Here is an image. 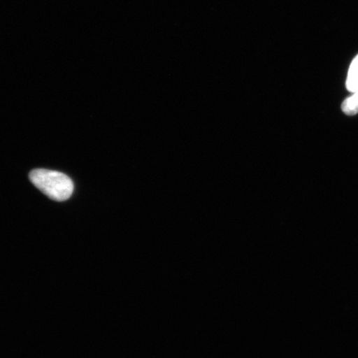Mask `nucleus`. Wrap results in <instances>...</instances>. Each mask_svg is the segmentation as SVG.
<instances>
[{
  "label": "nucleus",
  "instance_id": "obj_1",
  "mask_svg": "<svg viewBox=\"0 0 358 358\" xmlns=\"http://www.w3.org/2000/svg\"><path fill=\"white\" fill-rule=\"evenodd\" d=\"M30 181L48 198L62 201L70 198L73 182L66 174L48 169H35L29 173Z\"/></svg>",
  "mask_w": 358,
  "mask_h": 358
},
{
  "label": "nucleus",
  "instance_id": "obj_2",
  "mask_svg": "<svg viewBox=\"0 0 358 358\" xmlns=\"http://www.w3.org/2000/svg\"><path fill=\"white\" fill-rule=\"evenodd\" d=\"M346 87L352 93L358 91V55L353 59L349 69Z\"/></svg>",
  "mask_w": 358,
  "mask_h": 358
},
{
  "label": "nucleus",
  "instance_id": "obj_3",
  "mask_svg": "<svg viewBox=\"0 0 358 358\" xmlns=\"http://www.w3.org/2000/svg\"><path fill=\"white\" fill-rule=\"evenodd\" d=\"M342 110L348 115L358 114V91L343 102Z\"/></svg>",
  "mask_w": 358,
  "mask_h": 358
}]
</instances>
